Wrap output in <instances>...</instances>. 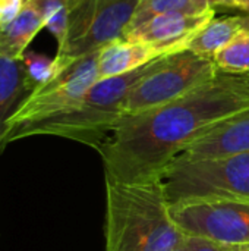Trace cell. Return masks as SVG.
<instances>
[{"label":"cell","mask_w":249,"mask_h":251,"mask_svg":"<svg viewBox=\"0 0 249 251\" xmlns=\"http://www.w3.org/2000/svg\"><path fill=\"white\" fill-rule=\"evenodd\" d=\"M26 0H0V26L12 22L25 6Z\"/></svg>","instance_id":"d6986e66"},{"label":"cell","mask_w":249,"mask_h":251,"mask_svg":"<svg viewBox=\"0 0 249 251\" xmlns=\"http://www.w3.org/2000/svg\"><path fill=\"white\" fill-rule=\"evenodd\" d=\"M219 1H220V0H208V3H210V4H211L213 7H214V6H216V4H217Z\"/></svg>","instance_id":"603a6c76"},{"label":"cell","mask_w":249,"mask_h":251,"mask_svg":"<svg viewBox=\"0 0 249 251\" xmlns=\"http://www.w3.org/2000/svg\"><path fill=\"white\" fill-rule=\"evenodd\" d=\"M248 110L249 74L219 72L167 104L123 116L97 149L106 179L135 182L161 178L189 144Z\"/></svg>","instance_id":"6da1fadb"},{"label":"cell","mask_w":249,"mask_h":251,"mask_svg":"<svg viewBox=\"0 0 249 251\" xmlns=\"http://www.w3.org/2000/svg\"><path fill=\"white\" fill-rule=\"evenodd\" d=\"M211 7L213 6L208 3V0H139L126 29L135 28L158 15L201 13Z\"/></svg>","instance_id":"9a60e30c"},{"label":"cell","mask_w":249,"mask_h":251,"mask_svg":"<svg viewBox=\"0 0 249 251\" xmlns=\"http://www.w3.org/2000/svg\"><path fill=\"white\" fill-rule=\"evenodd\" d=\"M170 204L195 199L249 200V151L175 160L161 175Z\"/></svg>","instance_id":"277c9868"},{"label":"cell","mask_w":249,"mask_h":251,"mask_svg":"<svg viewBox=\"0 0 249 251\" xmlns=\"http://www.w3.org/2000/svg\"><path fill=\"white\" fill-rule=\"evenodd\" d=\"M45 21V28L56 38L57 46L65 40L69 16L78 0H29Z\"/></svg>","instance_id":"e0dca14e"},{"label":"cell","mask_w":249,"mask_h":251,"mask_svg":"<svg viewBox=\"0 0 249 251\" xmlns=\"http://www.w3.org/2000/svg\"><path fill=\"white\" fill-rule=\"evenodd\" d=\"M32 93L22 59L0 56V140L6 131L7 121Z\"/></svg>","instance_id":"4fadbf2b"},{"label":"cell","mask_w":249,"mask_h":251,"mask_svg":"<svg viewBox=\"0 0 249 251\" xmlns=\"http://www.w3.org/2000/svg\"><path fill=\"white\" fill-rule=\"evenodd\" d=\"M214 9H232L241 10L244 15H249V0H220Z\"/></svg>","instance_id":"44dd1931"},{"label":"cell","mask_w":249,"mask_h":251,"mask_svg":"<svg viewBox=\"0 0 249 251\" xmlns=\"http://www.w3.org/2000/svg\"><path fill=\"white\" fill-rule=\"evenodd\" d=\"M173 53L178 51L144 43L128 41L125 38L114 40L98 51V79L132 72L154 62L156 59Z\"/></svg>","instance_id":"8fae6325"},{"label":"cell","mask_w":249,"mask_h":251,"mask_svg":"<svg viewBox=\"0 0 249 251\" xmlns=\"http://www.w3.org/2000/svg\"><path fill=\"white\" fill-rule=\"evenodd\" d=\"M21 59L32 91L43 87L44 84L51 81L60 71H63L59 66L56 57H48L47 54H41L32 50H26Z\"/></svg>","instance_id":"ac0fdd59"},{"label":"cell","mask_w":249,"mask_h":251,"mask_svg":"<svg viewBox=\"0 0 249 251\" xmlns=\"http://www.w3.org/2000/svg\"><path fill=\"white\" fill-rule=\"evenodd\" d=\"M213 63L220 74H249V29H242L226 47H223Z\"/></svg>","instance_id":"2e32d148"},{"label":"cell","mask_w":249,"mask_h":251,"mask_svg":"<svg viewBox=\"0 0 249 251\" xmlns=\"http://www.w3.org/2000/svg\"><path fill=\"white\" fill-rule=\"evenodd\" d=\"M172 216L186 237L227 250L249 249V200H183L172 204Z\"/></svg>","instance_id":"ba28073f"},{"label":"cell","mask_w":249,"mask_h":251,"mask_svg":"<svg viewBox=\"0 0 249 251\" xmlns=\"http://www.w3.org/2000/svg\"><path fill=\"white\" fill-rule=\"evenodd\" d=\"M139 0H78L70 12L65 40L56 60L62 69L73 60L100 51L123 32Z\"/></svg>","instance_id":"52a82bcc"},{"label":"cell","mask_w":249,"mask_h":251,"mask_svg":"<svg viewBox=\"0 0 249 251\" xmlns=\"http://www.w3.org/2000/svg\"><path fill=\"white\" fill-rule=\"evenodd\" d=\"M242 29H249V15H241Z\"/></svg>","instance_id":"7402d4cb"},{"label":"cell","mask_w":249,"mask_h":251,"mask_svg":"<svg viewBox=\"0 0 249 251\" xmlns=\"http://www.w3.org/2000/svg\"><path fill=\"white\" fill-rule=\"evenodd\" d=\"M214 18V7L201 13L158 15L135 28L126 29L123 32V38L173 51H183L188 49V44L192 41V38Z\"/></svg>","instance_id":"9c48e42d"},{"label":"cell","mask_w":249,"mask_h":251,"mask_svg":"<svg viewBox=\"0 0 249 251\" xmlns=\"http://www.w3.org/2000/svg\"><path fill=\"white\" fill-rule=\"evenodd\" d=\"M249 151V110L213 128L175 160H200Z\"/></svg>","instance_id":"30bf717a"},{"label":"cell","mask_w":249,"mask_h":251,"mask_svg":"<svg viewBox=\"0 0 249 251\" xmlns=\"http://www.w3.org/2000/svg\"><path fill=\"white\" fill-rule=\"evenodd\" d=\"M230 251H249V249H239V250H230Z\"/></svg>","instance_id":"cb8c5ba5"},{"label":"cell","mask_w":249,"mask_h":251,"mask_svg":"<svg viewBox=\"0 0 249 251\" xmlns=\"http://www.w3.org/2000/svg\"><path fill=\"white\" fill-rule=\"evenodd\" d=\"M217 74L213 60L203 59L189 50L163 56L129 90L123 116L139 115L167 104Z\"/></svg>","instance_id":"8992f818"},{"label":"cell","mask_w":249,"mask_h":251,"mask_svg":"<svg viewBox=\"0 0 249 251\" xmlns=\"http://www.w3.org/2000/svg\"><path fill=\"white\" fill-rule=\"evenodd\" d=\"M175 251H230L227 249H223L220 246H216L213 243H208V241H204V240H200V238H192V237H188L185 240V243Z\"/></svg>","instance_id":"ffe728a7"},{"label":"cell","mask_w":249,"mask_h":251,"mask_svg":"<svg viewBox=\"0 0 249 251\" xmlns=\"http://www.w3.org/2000/svg\"><path fill=\"white\" fill-rule=\"evenodd\" d=\"M241 31H242L241 15L223 16L217 19L214 18L192 38L186 50L203 59L214 60L217 53L223 47H226Z\"/></svg>","instance_id":"5bb4252c"},{"label":"cell","mask_w":249,"mask_h":251,"mask_svg":"<svg viewBox=\"0 0 249 251\" xmlns=\"http://www.w3.org/2000/svg\"><path fill=\"white\" fill-rule=\"evenodd\" d=\"M97 81L98 51L73 60L51 81L34 90L7 121L0 140V153L7 144L18 141L26 128L73 107Z\"/></svg>","instance_id":"5b68a950"},{"label":"cell","mask_w":249,"mask_h":251,"mask_svg":"<svg viewBox=\"0 0 249 251\" xmlns=\"http://www.w3.org/2000/svg\"><path fill=\"white\" fill-rule=\"evenodd\" d=\"M186 238L172 216L161 178L106 179V251H175Z\"/></svg>","instance_id":"7a4b0ae2"},{"label":"cell","mask_w":249,"mask_h":251,"mask_svg":"<svg viewBox=\"0 0 249 251\" xmlns=\"http://www.w3.org/2000/svg\"><path fill=\"white\" fill-rule=\"evenodd\" d=\"M45 28V21L38 9L25 1L21 13L9 24L0 26V56L7 59H21L35 35Z\"/></svg>","instance_id":"7c38bea8"},{"label":"cell","mask_w":249,"mask_h":251,"mask_svg":"<svg viewBox=\"0 0 249 251\" xmlns=\"http://www.w3.org/2000/svg\"><path fill=\"white\" fill-rule=\"evenodd\" d=\"M154 62L119 76L98 79L73 107L26 128L19 140L34 135H53L97 150L122 119L129 90L153 68Z\"/></svg>","instance_id":"3957f363"}]
</instances>
